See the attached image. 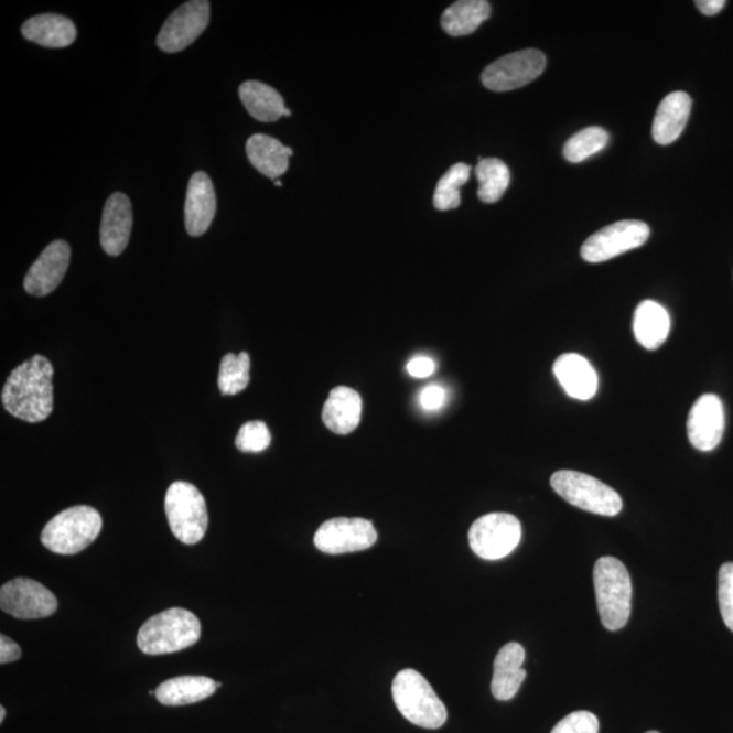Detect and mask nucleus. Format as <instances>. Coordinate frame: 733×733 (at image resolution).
Returning a JSON list of instances; mask_svg holds the SVG:
<instances>
[{"label":"nucleus","instance_id":"nucleus-1","mask_svg":"<svg viewBox=\"0 0 733 733\" xmlns=\"http://www.w3.org/2000/svg\"><path fill=\"white\" fill-rule=\"evenodd\" d=\"M54 366L46 357L34 355L10 374L2 390V403L14 418L41 422L54 410Z\"/></svg>","mask_w":733,"mask_h":733},{"label":"nucleus","instance_id":"nucleus-2","mask_svg":"<svg viewBox=\"0 0 733 733\" xmlns=\"http://www.w3.org/2000/svg\"><path fill=\"white\" fill-rule=\"evenodd\" d=\"M202 636V624L190 610L173 607L140 627L138 647L145 655H168L192 647Z\"/></svg>","mask_w":733,"mask_h":733},{"label":"nucleus","instance_id":"nucleus-3","mask_svg":"<svg viewBox=\"0 0 733 733\" xmlns=\"http://www.w3.org/2000/svg\"><path fill=\"white\" fill-rule=\"evenodd\" d=\"M594 586L601 621L607 630L623 629L632 613V580L614 557H601L594 567Z\"/></svg>","mask_w":733,"mask_h":733},{"label":"nucleus","instance_id":"nucleus-4","mask_svg":"<svg viewBox=\"0 0 733 733\" xmlns=\"http://www.w3.org/2000/svg\"><path fill=\"white\" fill-rule=\"evenodd\" d=\"M392 700L405 719L425 730L442 729L448 709L428 680L416 670H402L391 685Z\"/></svg>","mask_w":733,"mask_h":733},{"label":"nucleus","instance_id":"nucleus-5","mask_svg":"<svg viewBox=\"0 0 733 733\" xmlns=\"http://www.w3.org/2000/svg\"><path fill=\"white\" fill-rule=\"evenodd\" d=\"M103 530L101 515L93 507L64 509L51 519L41 532V542L56 554L80 553L96 541Z\"/></svg>","mask_w":733,"mask_h":733},{"label":"nucleus","instance_id":"nucleus-6","mask_svg":"<svg viewBox=\"0 0 733 733\" xmlns=\"http://www.w3.org/2000/svg\"><path fill=\"white\" fill-rule=\"evenodd\" d=\"M551 488L556 494L583 511L608 516H617L623 511V498L602 481L589 474L560 471L550 478Z\"/></svg>","mask_w":733,"mask_h":733},{"label":"nucleus","instance_id":"nucleus-7","mask_svg":"<svg viewBox=\"0 0 733 733\" xmlns=\"http://www.w3.org/2000/svg\"><path fill=\"white\" fill-rule=\"evenodd\" d=\"M165 511L170 529L180 542H201L208 529V511L204 496L195 485L177 481L169 486Z\"/></svg>","mask_w":733,"mask_h":733},{"label":"nucleus","instance_id":"nucleus-8","mask_svg":"<svg viewBox=\"0 0 733 733\" xmlns=\"http://www.w3.org/2000/svg\"><path fill=\"white\" fill-rule=\"evenodd\" d=\"M521 525L511 514L494 513L481 516L468 531V543L481 559L502 560L518 548Z\"/></svg>","mask_w":733,"mask_h":733},{"label":"nucleus","instance_id":"nucleus-9","mask_svg":"<svg viewBox=\"0 0 733 733\" xmlns=\"http://www.w3.org/2000/svg\"><path fill=\"white\" fill-rule=\"evenodd\" d=\"M545 68L547 57L541 51L525 50L497 58L484 69L481 80L492 91H513L531 84Z\"/></svg>","mask_w":733,"mask_h":733},{"label":"nucleus","instance_id":"nucleus-10","mask_svg":"<svg viewBox=\"0 0 733 733\" xmlns=\"http://www.w3.org/2000/svg\"><path fill=\"white\" fill-rule=\"evenodd\" d=\"M650 230L640 220L615 222L601 231L592 234L582 246V257L586 262H605L614 257L640 248L647 242Z\"/></svg>","mask_w":733,"mask_h":733},{"label":"nucleus","instance_id":"nucleus-11","mask_svg":"<svg viewBox=\"0 0 733 733\" xmlns=\"http://www.w3.org/2000/svg\"><path fill=\"white\" fill-rule=\"evenodd\" d=\"M378 532L371 521L362 518H334L315 532V548L325 554L355 553L377 542Z\"/></svg>","mask_w":733,"mask_h":733},{"label":"nucleus","instance_id":"nucleus-12","mask_svg":"<svg viewBox=\"0 0 733 733\" xmlns=\"http://www.w3.org/2000/svg\"><path fill=\"white\" fill-rule=\"evenodd\" d=\"M0 607L19 619H41L56 613L57 600L36 580L19 578L0 589Z\"/></svg>","mask_w":733,"mask_h":733},{"label":"nucleus","instance_id":"nucleus-13","mask_svg":"<svg viewBox=\"0 0 733 733\" xmlns=\"http://www.w3.org/2000/svg\"><path fill=\"white\" fill-rule=\"evenodd\" d=\"M211 19L207 0H192L180 6L162 26L157 45L166 54H177L202 36Z\"/></svg>","mask_w":733,"mask_h":733},{"label":"nucleus","instance_id":"nucleus-14","mask_svg":"<svg viewBox=\"0 0 733 733\" xmlns=\"http://www.w3.org/2000/svg\"><path fill=\"white\" fill-rule=\"evenodd\" d=\"M725 410L723 401L714 395H703L691 407L688 419V436L694 449L709 453L723 439Z\"/></svg>","mask_w":733,"mask_h":733},{"label":"nucleus","instance_id":"nucleus-15","mask_svg":"<svg viewBox=\"0 0 733 733\" xmlns=\"http://www.w3.org/2000/svg\"><path fill=\"white\" fill-rule=\"evenodd\" d=\"M69 260H72V248L66 240H55L46 246L37 261L29 269L23 281L25 291L33 297L50 295L61 285Z\"/></svg>","mask_w":733,"mask_h":733},{"label":"nucleus","instance_id":"nucleus-16","mask_svg":"<svg viewBox=\"0 0 733 733\" xmlns=\"http://www.w3.org/2000/svg\"><path fill=\"white\" fill-rule=\"evenodd\" d=\"M216 213V195L208 174L197 172L187 185L185 201V227L191 237H202L208 231Z\"/></svg>","mask_w":733,"mask_h":733},{"label":"nucleus","instance_id":"nucleus-17","mask_svg":"<svg viewBox=\"0 0 733 733\" xmlns=\"http://www.w3.org/2000/svg\"><path fill=\"white\" fill-rule=\"evenodd\" d=\"M133 225L132 205L125 193H114L105 204L101 246L105 254L120 256L127 249Z\"/></svg>","mask_w":733,"mask_h":733},{"label":"nucleus","instance_id":"nucleus-18","mask_svg":"<svg viewBox=\"0 0 733 733\" xmlns=\"http://www.w3.org/2000/svg\"><path fill=\"white\" fill-rule=\"evenodd\" d=\"M553 373L562 389L574 400L589 401L594 398L600 386L595 368L584 356L564 354L554 362Z\"/></svg>","mask_w":733,"mask_h":733},{"label":"nucleus","instance_id":"nucleus-19","mask_svg":"<svg viewBox=\"0 0 733 733\" xmlns=\"http://www.w3.org/2000/svg\"><path fill=\"white\" fill-rule=\"evenodd\" d=\"M526 650L518 643H509L498 650L492 678V694L498 701H509L518 693L527 672L524 667Z\"/></svg>","mask_w":733,"mask_h":733},{"label":"nucleus","instance_id":"nucleus-20","mask_svg":"<svg viewBox=\"0 0 733 733\" xmlns=\"http://www.w3.org/2000/svg\"><path fill=\"white\" fill-rule=\"evenodd\" d=\"M691 98L683 91L668 94L656 111L653 137L660 145H668L682 134L691 111Z\"/></svg>","mask_w":733,"mask_h":733},{"label":"nucleus","instance_id":"nucleus-21","mask_svg":"<svg viewBox=\"0 0 733 733\" xmlns=\"http://www.w3.org/2000/svg\"><path fill=\"white\" fill-rule=\"evenodd\" d=\"M362 419V397L347 386H338L331 391L325 402L322 420L338 435H348L359 425Z\"/></svg>","mask_w":733,"mask_h":733},{"label":"nucleus","instance_id":"nucleus-22","mask_svg":"<svg viewBox=\"0 0 733 733\" xmlns=\"http://www.w3.org/2000/svg\"><path fill=\"white\" fill-rule=\"evenodd\" d=\"M22 36L46 48H66L76 39V28L67 17L41 14L23 23Z\"/></svg>","mask_w":733,"mask_h":733},{"label":"nucleus","instance_id":"nucleus-23","mask_svg":"<svg viewBox=\"0 0 733 733\" xmlns=\"http://www.w3.org/2000/svg\"><path fill=\"white\" fill-rule=\"evenodd\" d=\"M249 161L258 172L268 179L278 180L290 166V157L293 151L278 139L268 134L257 133L246 143Z\"/></svg>","mask_w":733,"mask_h":733},{"label":"nucleus","instance_id":"nucleus-24","mask_svg":"<svg viewBox=\"0 0 733 733\" xmlns=\"http://www.w3.org/2000/svg\"><path fill=\"white\" fill-rule=\"evenodd\" d=\"M671 330V319L661 304L644 301L638 304L633 320V331L645 349L655 351L665 344Z\"/></svg>","mask_w":733,"mask_h":733},{"label":"nucleus","instance_id":"nucleus-25","mask_svg":"<svg viewBox=\"0 0 733 733\" xmlns=\"http://www.w3.org/2000/svg\"><path fill=\"white\" fill-rule=\"evenodd\" d=\"M218 683L207 677L186 676L165 680L155 690L157 700L166 707L191 705L213 696Z\"/></svg>","mask_w":733,"mask_h":733},{"label":"nucleus","instance_id":"nucleus-26","mask_svg":"<svg viewBox=\"0 0 733 733\" xmlns=\"http://www.w3.org/2000/svg\"><path fill=\"white\" fill-rule=\"evenodd\" d=\"M239 97L249 115L258 121L274 122L284 116L287 108L283 97L261 82H244L239 87Z\"/></svg>","mask_w":733,"mask_h":733},{"label":"nucleus","instance_id":"nucleus-27","mask_svg":"<svg viewBox=\"0 0 733 733\" xmlns=\"http://www.w3.org/2000/svg\"><path fill=\"white\" fill-rule=\"evenodd\" d=\"M491 17V4L485 0H461L442 14V28L453 37L468 36Z\"/></svg>","mask_w":733,"mask_h":733},{"label":"nucleus","instance_id":"nucleus-28","mask_svg":"<svg viewBox=\"0 0 733 733\" xmlns=\"http://www.w3.org/2000/svg\"><path fill=\"white\" fill-rule=\"evenodd\" d=\"M476 175L479 201L486 204L500 201L511 183L508 166L497 158H479Z\"/></svg>","mask_w":733,"mask_h":733},{"label":"nucleus","instance_id":"nucleus-29","mask_svg":"<svg viewBox=\"0 0 733 733\" xmlns=\"http://www.w3.org/2000/svg\"><path fill=\"white\" fill-rule=\"evenodd\" d=\"M471 173L472 166L466 163H456L449 169V172L439 180L435 195H433V205L436 209L450 211L460 207V187L467 183Z\"/></svg>","mask_w":733,"mask_h":733},{"label":"nucleus","instance_id":"nucleus-30","mask_svg":"<svg viewBox=\"0 0 733 733\" xmlns=\"http://www.w3.org/2000/svg\"><path fill=\"white\" fill-rule=\"evenodd\" d=\"M250 380V357L246 352L223 357L218 385L223 396H236L248 387Z\"/></svg>","mask_w":733,"mask_h":733},{"label":"nucleus","instance_id":"nucleus-31","mask_svg":"<svg viewBox=\"0 0 733 733\" xmlns=\"http://www.w3.org/2000/svg\"><path fill=\"white\" fill-rule=\"evenodd\" d=\"M608 143V133L601 127H589L573 134L564 147L567 161L580 163L601 152Z\"/></svg>","mask_w":733,"mask_h":733},{"label":"nucleus","instance_id":"nucleus-32","mask_svg":"<svg viewBox=\"0 0 733 733\" xmlns=\"http://www.w3.org/2000/svg\"><path fill=\"white\" fill-rule=\"evenodd\" d=\"M271 444V432L266 422L249 421L240 427L236 439V445L242 453H261Z\"/></svg>","mask_w":733,"mask_h":733},{"label":"nucleus","instance_id":"nucleus-33","mask_svg":"<svg viewBox=\"0 0 733 733\" xmlns=\"http://www.w3.org/2000/svg\"><path fill=\"white\" fill-rule=\"evenodd\" d=\"M719 605L724 624L733 632V562H725L720 568Z\"/></svg>","mask_w":733,"mask_h":733},{"label":"nucleus","instance_id":"nucleus-34","mask_svg":"<svg viewBox=\"0 0 733 733\" xmlns=\"http://www.w3.org/2000/svg\"><path fill=\"white\" fill-rule=\"evenodd\" d=\"M550 733H600V720L591 712L568 714Z\"/></svg>","mask_w":733,"mask_h":733},{"label":"nucleus","instance_id":"nucleus-35","mask_svg":"<svg viewBox=\"0 0 733 733\" xmlns=\"http://www.w3.org/2000/svg\"><path fill=\"white\" fill-rule=\"evenodd\" d=\"M445 401H448V392H445L442 386H427L420 392V405L425 412H438V410L444 407Z\"/></svg>","mask_w":733,"mask_h":733},{"label":"nucleus","instance_id":"nucleus-36","mask_svg":"<svg viewBox=\"0 0 733 733\" xmlns=\"http://www.w3.org/2000/svg\"><path fill=\"white\" fill-rule=\"evenodd\" d=\"M435 362L431 357L418 356L408 363L407 369L413 378H428L435 373Z\"/></svg>","mask_w":733,"mask_h":733},{"label":"nucleus","instance_id":"nucleus-37","mask_svg":"<svg viewBox=\"0 0 733 733\" xmlns=\"http://www.w3.org/2000/svg\"><path fill=\"white\" fill-rule=\"evenodd\" d=\"M20 658V645L11 640L8 636H0V662H2V665H8V662L17 661Z\"/></svg>","mask_w":733,"mask_h":733},{"label":"nucleus","instance_id":"nucleus-38","mask_svg":"<svg viewBox=\"0 0 733 733\" xmlns=\"http://www.w3.org/2000/svg\"><path fill=\"white\" fill-rule=\"evenodd\" d=\"M725 4L724 0H697L696 2L697 9L709 17L719 14Z\"/></svg>","mask_w":733,"mask_h":733},{"label":"nucleus","instance_id":"nucleus-39","mask_svg":"<svg viewBox=\"0 0 733 733\" xmlns=\"http://www.w3.org/2000/svg\"><path fill=\"white\" fill-rule=\"evenodd\" d=\"M6 718V709L4 707H0V723H3Z\"/></svg>","mask_w":733,"mask_h":733},{"label":"nucleus","instance_id":"nucleus-40","mask_svg":"<svg viewBox=\"0 0 733 733\" xmlns=\"http://www.w3.org/2000/svg\"><path fill=\"white\" fill-rule=\"evenodd\" d=\"M284 116H285V117H290V116H291V110H290V109H285V111H284Z\"/></svg>","mask_w":733,"mask_h":733},{"label":"nucleus","instance_id":"nucleus-41","mask_svg":"<svg viewBox=\"0 0 733 733\" xmlns=\"http://www.w3.org/2000/svg\"><path fill=\"white\" fill-rule=\"evenodd\" d=\"M274 185L276 186H283V184H281V181H278V180L274 181Z\"/></svg>","mask_w":733,"mask_h":733},{"label":"nucleus","instance_id":"nucleus-42","mask_svg":"<svg viewBox=\"0 0 733 733\" xmlns=\"http://www.w3.org/2000/svg\"><path fill=\"white\" fill-rule=\"evenodd\" d=\"M647 733H660V732H658V731H649V732H647Z\"/></svg>","mask_w":733,"mask_h":733}]
</instances>
